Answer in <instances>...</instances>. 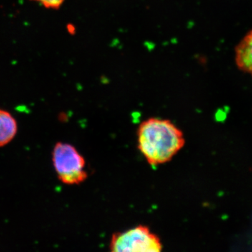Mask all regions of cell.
<instances>
[{
  "mask_svg": "<svg viewBox=\"0 0 252 252\" xmlns=\"http://www.w3.org/2000/svg\"><path fill=\"white\" fill-rule=\"evenodd\" d=\"M137 148L149 165L170 162L185 145L183 132L168 119L149 118L137 132Z\"/></svg>",
  "mask_w": 252,
  "mask_h": 252,
  "instance_id": "obj_1",
  "label": "cell"
},
{
  "mask_svg": "<svg viewBox=\"0 0 252 252\" xmlns=\"http://www.w3.org/2000/svg\"><path fill=\"white\" fill-rule=\"evenodd\" d=\"M52 160L58 177L64 185H78L88 178L85 159L74 146L63 142L56 144Z\"/></svg>",
  "mask_w": 252,
  "mask_h": 252,
  "instance_id": "obj_2",
  "label": "cell"
},
{
  "mask_svg": "<svg viewBox=\"0 0 252 252\" xmlns=\"http://www.w3.org/2000/svg\"><path fill=\"white\" fill-rule=\"evenodd\" d=\"M109 249L113 252H160V238L147 225H139L112 235Z\"/></svg>",
  "mask_w": 252,
  "mask_h": 252,
  "instance_id": "obj_3",
  "label": "cell"
},
{
  "mask_svg": "<svg viewBox=\"0 0 252 252\" xmlns=\"http://www.w3.org/2000/svg\"><path fill=\"white\" fill-rule=\"evenodd\" d=\"M235 63L240 70L252 77V31L235 48Z\"/></svg>",
  "mask_w": 252,
  "mask_h": 252,
  "instance_id": "obj_4",
  "label": "cell"
},
{
  "mask_svg": "<svg viewBox=\"0 0 252 252\" xmlns=\"http://www.w3.org/2000/svg\"><path fill=\"white\" fill-rule=\"evenodd\" d=\"M18 132V124L7 111L0 109V147L14 140Z\"/></svg>",
  "mask_w": 252,
  "mask_h": 252,
  "instance_id": "obj_5",
  "label": "cell"
},
{
  "mask_svg": "<svg viewBox=\"0 0 252 252\" xmlns=\"http://www.w3.org/2000/svg\"><path fill=\"white\" fill-rule=\"evenodd\" d=\"M32 1L39 3L46 9L56 10L61 7L64 0H32Z\"/></svg>",
  "mask_w": 252,
  "mask_h": 252,
  "instance_id": "obj_6",
  "label": "cell"
}]
</instances>
